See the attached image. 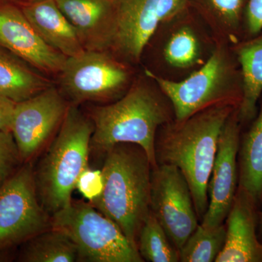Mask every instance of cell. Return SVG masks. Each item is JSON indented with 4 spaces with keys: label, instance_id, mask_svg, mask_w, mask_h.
<instances>
[{
    "label": "cell",
    "instance_id": "6da1fadb",
    "mask_svg": "<svg viewBox=\"0 0 262 262\" xmlns=\"http://www.w3.org/2000/svg\"><path fill=\"white\" fill-rule=\"evenodd\" d=\"M237 107L218 105L162 125L155 139L157 164L174 165L187 179L199 221L208 207V187L222 129Z\"/></svg>",
    "mask_w": 262,
    "mask_h": 262
},
{
    "label": "cell",
    "instance_id": "7a4b0ae2",
    "mask_svg": "<svg viewBox=\"0 0 262 262\" xmlns=\"http://www.w3.org/2000/svg\"><path fill=\"white\" fill-rule=\"evenodd\" d=\"M173 115L171 104L161 91L137 82L116 102L91 110L89 117L94 131L91 149L105 154L120 143L137 144L146 151L155 168L158 166L155 158L158 130L172 121Z\"/></svg>",
    "mask_w": 262,
    "mask_h": 262
},
{
    "label": "cell",
    "instance_id": "3957f363",
    "mask_svg": "<svg viewBox=\"0 0 262 262\" xmlns=\"http://www.w3.org/2000/svg\"><path fill=\"white\" fill-rule=\"evenodd\" d=\"M104 155L103 192L91 203L137 248L139 232L151 211V162L143 148L130 143L115 144Z\"/></svg>",
    "mask_w": 262,
    "mask_h": 262
},
{
    "label": "cell",
    "instance_id": "277c9868",
    "mask_svg": "<svg viewBox=\"0 0 262 262\" xmlns=\"http://www.w3.org/2000/svg\"><path fill=\"white\" fill-rule=\"evenodd\" d=\"M94 131L90 117L75 104L69 106L58 134L33 169L38 200L51 216L72 201L77 179L89 167Z\"/></svg>",
    "mask_w": 262,
    "mask_h": 262
},
{
    "label": "cell",
    "instance_id": "5b68a950",
    "mask_svg": "<svg viewBox=\"0 0 262 262\" xmlns=\"http://www.w3.org/2000/svg\"><path fill=\"white\" fill-rule=\"evenodd\" d=\"M145 74L170 101L177 122L218 105L239 108L242 101L239 63L234 51L231 53L225 46L215 48L206 63L185 80H167L148 70Z\"/></svg>",
    "mask_w": 262,
    "mask_h": 262
},
{
    "label": "cell",
    "instance_id": "8992f818",
    "mask_svg": "<svg viewBox=\"0 0 262 262\" xmlns=\"http://www.w3.org/2000/svg\"><path fill=\"white\" fill-rule=\"evenodd\" d=\"M51 228L63 232L75 243L78 261H144L120 227L90 202H71L52 215Z\"/></svg>",
    "mask_w": 262,
    "mask_h": 262
},
{
    "label": "cell",
    "instance_id": "52a82bcc",
    "mask_svg": "<svg viewBox=\"0 0 262 262\" xmlns=\"http://www.w3.org/2000/svg\"><path fill=\"white\" fill-rule=\"evenodd\" d=\"M51 228V216L41 206L30 164L0 187V250L27 242Z\"/></svg>",
    "mask_w": 262,
    "mask_h": 262
},
{
    "label": "cell",
    "instance_id": "ba28073f",
    "mask_svg": "<svg viewBox=\"0 0 262 262\" xmlns=\"http://www.w3.org/2000/svg\"><path fill=\"white\" fill-rule=\"evenodd\" d=\"M189 0H114L111 47L129 61L140 60L158 26L182 14Z\"/></svg>",
    "mask_w": 262,
    "mask_h": 262
},
{
    "label": "cell",
    "instance_id": "9c48e42d",
    "mask_svg": "<svg viewBox=\"0 0 262 262\" xmlns=\"http://www.w3.org/2000/svg\"><path fill=\"white\" fill-rule=\"evenodd\" d=\"M150 210L179 251L199 225L189 184L174 165L152 168Z\"/></svg>",
    "mask_w": 262,
    "mask_h": 262
},
{
    "label": "cell",
    "instance_id": "30bf717a",
    "mask_svg": "<svg viewBox=\"0 0 262 262\" xmlns=\"http://www.w3.org/2000/svg\"><path fill=\"white\" fill-rule=\"evenodd\" d=\"M60 74L62 90L74 104L111 99L129 80L128 71L120 62L92 50L68 57Z\"/></svg>",
    "mask_w": 262,
    "mask_h": 262
},
{
    "label": "cell",
    "instance_id": "8fae6325",
    "mask_svg": "<svg viewBox=\"0 0 262 262\" xmlns=\"http://www.w3.org/2000/svg\"><path fill=\"white\" fill-rule=\"evenodd\" d=\"M69 106L63 95L51 85L16 103L11 133L22 161L28 162L46 146L61 126Z\"/></svg>",
    "mask_w": 262,
    "mask_h": 262
},
{
    "label": "cell",
    "instance_id": "7c38bea8",
    "mask_svg": "<svg viewBox=\"0 0 262 262\" xmlns=\"http://www.w3.org/2000/svg\"><path fill=\"white\" fill-rule=\"evenodd\" d=\"M241 122L238 108L231 114L219 140L208 187V207L201 222L205 227L224 225L238 187V151Z\"/></svg>",
    "mask_w": 262,
    "mask_h": 262
},
{
    "label": "cell",
    "instance_id": "4fadbf2b",
    "mask_svg": "<svg viewBox=\"0 0 262 262\" xmlns=\"http://www.w3.org/2000/svg\"><path fill=\"white\" fill-rule=\"evenodd\" d=\"M0 46L48 73H60L67 57L41 38L21 10L0 5Z\"/></svg>",
    "mask_w": 262,
    "mask_h": 262
},
{
    "label": "cell",
    "instance_id": "5bb4252c",
    "mask_svg": "<svg viewBox=\"0 0 262 262\" xmlns=\"http://www.w3.org/2000/svg\"><path fill=\"white\" fill-rule=\"evenodd\" d=\"M258 203L237 187L227 219L226 239L215 262H262V243L256 232Z\"/></svg>",
    "mask_w": 262,
    "mask_h": 262
},
{
    "label": "cell",
    "instance_id": "9a60e30c",
    "mask_svg": "<svg viewBox=\"0 0 262 262\" xmlns=\"http://www.w3.org/2000/svg\"><path fill=\"white\" fill-rule=\"evenodd\" d=\"M70 20L85 50L111 47L114 0H55Z\"/></svg>",
    "mask_w": 262,
    "mask_h": 262
},
{
    "label": "cell",
    "instance_id": "2e32d148",
    "mask_svg": "<svg viewBox=\"0 0 262 262\" xmlns=\"http://www.w3.org/2000/svg\"><path fill=\"white\" fill-rule=\"evenodd\" d=\"M21 10L43 40L67 58L78 56L85 50L55 0H29Z\"/></svg>",
    "mask_w": 262,
    "mask_h": 262
},
{
    "label": "cell",
    "instance_id": "e0dca14e",
    "mask_svg": "<svg viewBox=\"0 0 262 262\" xmlns=\"http://www.w3.org/2000/svg\"><path fill=\"white\" fill-rule=\"evenodd\" d=\"M242 78L243 98L238 108L241 124L254 120L262 94V34L239 42L234 48Z\"/></svg>",
    "mask_w": 262,
    "mask_h": 262
},
{
    "label": "cell",
    "instance_id": "ac0fdd59",
    "mask_svg": "<svg viewBox=\"0 0 262 262\" xmlns=\"http://www.w3.org/2000/svg\"><path fill=\"white\" fill-rule=\"evenodd\" d=\"M249 130L241 137L238 186L256 203L262 200V105Z\"/></svg>",
    "mask_w": 262,
    "mask_h": 262
},
{
    "label": "cell",
    "instance_id": "d6986e66",
    "mask_svg": "<svg viewBox=\"0 0 262 262\" xmlns=\"http://www.w3.org/2000/svg\"><path fill=\"white\" fill-rule=\"evenodd\" d=\"M49 86L47 80L14 57L0 51V94L18 103Z\"/></svg>",
    "mask_w": 262,
    "mask_h": 262
},
{
    "label": "cell",
    "instance_id": "ffe728a7",
    "mask_svg": "<svg viewBox=\"0 0 262 262\" xmlns=\"http://www.w3.org/2000/svg\"><path fill=\"white\" fill-rule=\"evenodd\" d=\"M20 260L27 262L77 261L78 250L67 234L50 228L27 241Z\"/></svg>",
    "mask_w": 262,
    "mask_h": 262
},
{
    "label": "cell",
    "instance_id": "44dd1931",
    "mask_svg": "<svg viewBox=\"0 0 262 262\" xmlns=\"http://www.w3.org/2000/svg\"><path fill=\"white\" fill-rule=\"evenodd\" d=\"M137 248L144 261H179L178 250L151 211L139 232Z\"/></svg>",
    "mask_w": 262,
    "mask_h": 262
},
{
    "label": "cell",
    "instance_id": "7402d4cb",
    "mask_svg": "<svg viewBox=\"0 0 262 262\" xmlns=\"http://www.w3.org/2000/svg\"><path fill=\"white\" fill-rule=\"evenodd\" d=\"M225 239V224L215 227H205L199 224L179 251V261H215Z\"/></svg>",
    "mask_w": 262,
    "mask_h": 262
},
{
    "label": "cell",
    "instance_id": "603a6c76",
    "mask_svg": "<svg viewBox=\"0 0 262 262\" xmlns=\"http://www.w3.org/2000/svg\"><path fill=\"white\" fill-rule=\"evenodd\" d=\"M196 8L217 24L226 34L237 40L244 33V18L248 0H193Z\"/></svg>",
    "mask_w": 262,
    "mask_h": 262
},
{
    "label": "cell",
    "instance_id": "cb8c5ba5",
    "mask_svg": "<svg viewBox=\"0 0 262 262\" xmlns=\"http://www.w3.org/2000/svg\"><path fill=\"white\" fill-rule=\"evenodd\" d=\"M199 39L190 27H184L173 33L165 44L164 57L171 67L188 69L201 60Z\"/></svg>",
    "mask_w": 262,
    "mask_h": 262
},
{
    "label": "cell",
    "instance_id": "d4e9b609",
    "mask_svg": "<svg viewBox=\"0 0 262 262\" xmlns=\"http://www.w3.org/2000/svg\"><path fill=\"white\" fill-rule=\"evenodd\" d=\"M20 160L12 133L0 131V187L13 175Z\"/></svg>",
    "mask_w": 262,
    "mask_h": 262
},
{
    "label": "cell",
    "instance_id": "484cf974",
    "mask_svg": "<svg viewBox=\"0 0 262 262\" xmlns=\"http://www.w3.org/2000/svg\"><path fill=\"white\" fill-rule=\"evenodd\" d=\"M104 181L101 170L87 167L81 173L76 183L77 189L86 201L92 203L103 192Z\"/></svg>",
    "mask_w": 262,
    "mask_h": 262
},
{
    "label": "cell",
    "instance_id": "4316f807",
    "mask_svg": "<svg viewBox=\"0 0 262 262\" xmlns=\"http://www.w3.org/2000/svg\"><path fill=\"white\" fill-rule=\"evenodd\" d=\"M261 32L262 0H248L245 13L244 34L251 38Z\"/></svg>",
    "mask_w": 262,
    "mask_h": 262
},
{
    "label": "cell",
    "instance_id": "83f0119b",
    "mask_svg": "<svg viewBox=\"0 0 262 262\" xmlns=\"http://www.w3.org/2000/svg\"><path fill=\"white\" fill-rule=\"evenodd\" d=\"M15 104L13 100L0 94V131L11 132Z\"/></svg>",
    "mask_w": 262,
    "mask_h": 262
},
{
    "label": "cell",
    "instance_id": "f1b7e54d",
    "mask_svg": "<svg viewBox=\"0 0 262 262\" xmlns=\"http://www.w3.org/2000/svg\"><path fill=\"white\" fill-rule=\"evenodd\" d=\"M258 239L262 243V211L259 215V220H258Z\"/></svg>",
    "mask_w": 262,
    "mask_h": 262
}]
</instances>
